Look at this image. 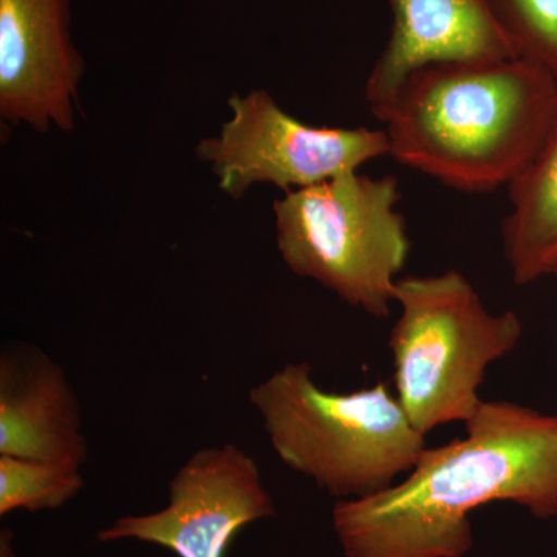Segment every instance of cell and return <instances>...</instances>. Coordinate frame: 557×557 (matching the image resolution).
I'll list each match as a JSON object with an SVG mask.
<instances>
[{
	"instance_id": "1",
	"label": "cell",
	"mask_w": 557,
	"mask_h": 557,
	"mask_svg": "<svg viewBox=\"0 0 557 557\" xmlns=\"http://www.w3.org/2000/svg\"><path fill=\"white\" fill-rule=\"evenodd\" d=\"M465 432L424 449L401 483L335 505L333 528L344 556H467L474 545L469 516L493 502L556 518V416L483 401Z\"/></svg>"
},
{
	"instance_id": "2",
	"label": "cell",
	"mask_w": 557,
	"mask_h": 557,
	"mask_svg": "<svg viewBox=\"0 0 557 557\" xmlns=\"http://www.w3.org/2000/svg\"><path fill=\"white\" fill-rule=\"evenodd\" d=\"M388 156L465 193L508 186L557 116V79L520 58L442 62L417 70L372 110Z\"/></svg>"
},
{
	"instance_id": "3",
	"label": "cell",
	"mask_w": 557,
	"mask_h": 557,
	"mask_svg": "<svg viewBox=\"0 0 557 557\" xmlns=\"http://www.w3.org/2000/svg\"><path fill=\"white\" fill-rule=\"evenodd\" d=\"M249 401L278 460L338 500L383 493L428 448L384 381L338 394L319 386L307 362H288Z\"/></svg>"
},
{
	"instance_id": "4",
	"label": "cell",
	"mask_w": 557,
	"mask_h": 557,
	"mask_svg": "<svg viewBox=\"0 0 557 557\" xmlns=\"http://www.w3.org/2000/svg\"><path fill=\"white\" fill-rule=\"evenodd\" d=\"M399 318L388 336L394 394L412 426L426 435L478 416L480 387L493 362L523 336L519 314H493L460 271L398 278Z\"/></svg>"
},
{
	"instance_id": "5",
	"label": "cell",
	"mask_w": 557,
	"mask_h": 557,
	"mask_svg": "<svg viewBox=\"0 0 557 557\" xmlns=\"http://www.w3.org/2000/svg\"><path fill=\"white\" fill-rule=\"evenodd\" d=\"M399 199L397 178L358 172L285 193L273 205L282 260L348 306L387 318L410 251Z\"/></svg>"
},
{
	"instance_id": "6",
	"label": "cell",
	"mask_w": 557,
	"mask_h": 557,
	"mask_svg": "<svg viewBox=\"0 0 557 557\" xmlns=\"http://www.w3.org/2000/svg\"><path fill=\"white\" fill-rule=\"evenodd\" d=\"M228 108L230 120L200 139L196 157L234 200L263 183L284 193L310 188L391 152L386 131L309 126L278 108L267 90L231 95Z\"/></svg>"
},
{
	"instance_id": "7",
	"label": "cell",
	"mask_w": 557,
	"mask_h": 557,
	"mask_svg": "<svg viewBox=\"0 0 557 557\" xmlns=\"http://www.w3.org/2000/svg\"><path fill=\"white\" fill-rule=\"evenodd\" d=\"M274 515L255 458L225 443L201 448L183 463L171 479L166 507L115 520L97 537L146 542L178 557H225L242 528Z\"/></svg>"
},
{
	"instance_id": "8",
	"label": "cell",
	"mask_w": 557,
	"mask_h": 557,
	"mask_svg": "<svg viewBox=\"0 0 557 557\" xmlns=\"http://www.w3.org/2000/svg\"><path fill=\"white\" fill-rule=\"evenodd\" d=\"M72 0H0V119L39 134L75 129L86 62L72 40Z\"/></svg>"
},
{
	"instance_id": "9",
	"label": "cell",
	"mask_w": 557,
	"mask_h": 557,
	"mask_svg": "<svg viewBox=\"0 0 557 557\" xmlns=\"http://www.w3.org/2000/svg\"><path fill=\"white\" fill-rule=\"evenodd\" d=\"M392 32L366 83L370 109L386 104L417 70L516 57L490 0H388Z\"/></svg>"
},
{
	"instance_id": "10",
	"label": "cell",
	"mask_w": 557,
	"mask_h": 557,
	"mask_svg": "<svg viewBox=\"0 0 557 557\" xmlns=\"http://www.w3.org/2000/svg\"><path fill=\"white\" fill-rule=\"evenodd\" d=\"M79 399L42 348L9 344L0 354V456L79 465L87 460Z\"/></svg>"
},
{
	"instance_id": "11",
	"label": "cell",
	"mask_w": 557,
	"mask_h": 557,
	"mask_svg": "<svg viewBox=\"0 0 557 557\" xmlns=\"http://www.w3.org/2000/svg\"><path fill=\"white\" fill-rule=\"evenodd\" d=\"M511 212L502 223L516 285L557 276V116L544 145L508 185Z\"/></svg>"
},
{
	"instance_id": "12",
	"label": "cell",
	"mask_w": 557,
	"mask_h": 557,
	"mask_svg": "<svg viewBox=\"0 0 557 557\" xmlns=\"http://www.w3.org/2000/svg\"><path fill=\"white\" fill-rule=\"evenodd\" d=\"M83 487L79 465L0 456V516L61 508Z\"/></svg>"
},
{
	"instance_id": "13",
	"label": "cell",
	"mask_w": 557,
	"mask_h": 557,
	"mask_svg": "<svg viewBox=\"0 0 557 557\" xmlns=\"http://www.w3.org/2000/svg\"><path fill=\"white\" fill-rule=\"evenodd\" d=\"M516 57L557 79V0H490Z\"/></svg>"
},
{
	"instance_id": "14",
	"label": "cell",
	"mask_w": 557,
	"mask_h": 557,
	"mask_svg": "<svg viewBox=\"0 0 557 557\" xmlns=\"http://www.w3.org/2000/svg\"><path fill=\"white\" fill-rule=\"evenodd\" d=\"M11 541H13L11 531H2V534H0V557H17Z\"/></svg>"
}]
</instances>
